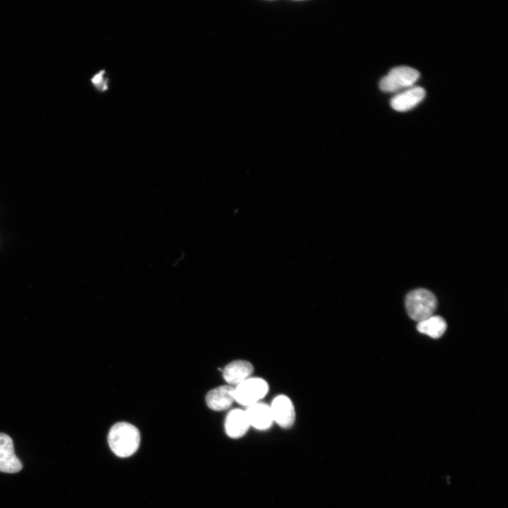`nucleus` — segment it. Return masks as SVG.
Instances as JSON below:
<instances>
[{
	"label": "nucleus",
	"instance_id": "10",
	"mask_svg": "<svg viewBox=\"0 0 508 508\" xmlns=\"http://www.w3.org/2000/svg\"><path fill=\"white\" fill-rule=\"evenodd\" d=\"M253 372V367L249 362L237 360L228 365L223 375L228 384L237 386L249 379Z\"/></svg>",
	"mask_w": 508,
	"mask_h": 508
},
{
	"label": "nucleus",
	"instance_id": "9",
	"mask_svg": "<svg viewBox=\"0 0 508 508\" xmlns=\"http://www.w3.org/2000/svg\"><path fill=\"white\" fill-rule=\"evenodd\" d=\"M235 400L234 387L222 386L209 391L206 397L209 408L216 412L224 411L230 408Z\"/></svg>",
	"mask_w": 508,
	"mask_h": 508
},
{
	"label": "nucleus",
	"instance_id": "4",
	"mask_svg": "<svg viewBox=\"0 0 508 508\" xmlns=\"http://www.w3.org/2000/svg\"><path fill=\"white\" fill-rule=\"evenodd\" d=\"M269 392L266 381L259 378H249L234 388L235 400L249 406L260 402Z\"/></svg>",
	"mask_w": 508,
	"mask_h": 508
},
{
	"label": "nucleus",
	"instance_id": "3",
	"mask_svg": "<svg viewBox=\"0 0 508 508\" xmlns=\"http://www.w3.org/2000/svg\"><path fill=\"white\" fill-rule=\"evenodd\" d=\"M420 74L409 67H398L391 70L380 82L384 92L395 93L411 88L419 79Z\"/></svg>",
	"mask_w": 508,
	"mask_h": 508
},
{
	"label": "nucleus",
	"instance_id": "1",
	"mask_svg": "<svg viewBox=\"0 0 508 508\" xmlns=\"http://www.w3.org/2000/svg\"><path fill=\"white\" fill-rule=\"evenodd\" d=\"M141 435L138 429L127 422H119L111 429L109 443L113 453L120 457L133 455L138 449Z\"/></svg>",
	"mask_w": 508,
	"mask_h": 508
},
{
	"label": "nucleus",
	"instance_id": "2",
	"mask_svg": "<svg viewBox=\"0 0 508 508\" xmlns=\"http://www.w3.org/2000/svg\"><path fill=\"white\" fill-rule=\"evenodd\" d=\"M437 306L436 296L426 289H415L405 299L406 312L413 320L418 323L434 316Z\"/></svg>",
	"mask_w": 508,
	"mask_h": 508
},
{
	"label": "nucleus",
	"instance_id": "8",
	"mask_svg": "<svg viewBox=\"0 0 508 508\" xmlns=\"http://www.w3.org/2000/svg\"><path fill=\"white\" fill-rule=\"evenodd\" d=\"M250 427L258 430L269 429L273 422L271 406L261 402L248 406L245 411Z\"/></svg>",
	"mask_w": 508,
	"mask_h": 508
},
{
	"label": "nucleus",
	"instance_id": "7",
	"mask_svg": "<svg viewBox=\"0 0 508 508\" xmlns=\"http://www.w3.org/2000/svg\"><path fill=\"white\" fill-rule=\"evenodd\" d=\"M425 90L420 86H413L395 95L390 101L391 107L397 112H406L415 108L424 100Z\"/></svg>",
	"mask_w": 508,
	"mask_h": 508
},
{
	"label": "nucleus",
	"instance_id": "5",
	"mask_svg": "<svg viewBox=\"0 0 508 508\" xmlns=\"http://www.w3.org/2000/svg\"><path fill=\"white\" fill-rule=\"evenodd\" d=\"M22 468V463L15 454L13 439L6 434H0V472L14 474Z\"/></svg>",
	"mask_w": 508,
	"mask_h": 508
},
{
	"label": "nucleus",
	"instance_id": "11",
	"mask_svg": "<svg viewBox=\"0 0 508 508\" xmlns=\"http://www.w3.org/2000/svg\"><path fill=\"white\" fill-rule=\"evenodd\" d=\"M250 424L245 411L234 410L227 416L225 428L227 435L232 438H239L248 431Z\"/></svg>",
	"mask_w": 508,
	"mask_h": 508
},
{
	"label": "nucleus",
	"instance_id": "6",
	"mask_svg": "<svg viewBox=\"0 0 508 508\" xmlns=\"http://www.w3.org/2000/svg\"><path fill=\"white\" fill-rule=\"evenodd\" d=\"M271 406L273 422L283 429H289L295 421L294 406L291 399L285 395L276 397Z\"/></svg>",
	"mask_w": 508,
	"mask_h": 508
},
{
	"label": "nucleus",
	"instance_id": "12",
	"mask_svg": "<svg viewBox=\"0 0 508 508\" xmlns=\"http://www.w3.org/2000/svg\"><path fill=\"white\" fill-rule=\"evenodd\" d=\"M447 330L446 322L440 317L432 316L418 325V331L432 338L438 339L443 336Z\"/></svg>",
	"mask_w": 508,
	"mask_h": 508
}]
</instances>
